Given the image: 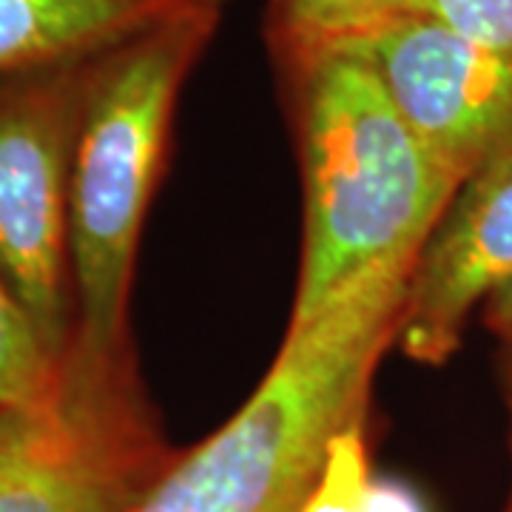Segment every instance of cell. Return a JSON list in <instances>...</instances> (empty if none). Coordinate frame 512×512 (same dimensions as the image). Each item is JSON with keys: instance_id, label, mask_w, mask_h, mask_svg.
I'll list each match as a JSON object with an SVG mask.
<instances>
[{"instance_id": "obj_1", "label": "cell", "mask_w": 512, "mask_h": 512, "mask_svg": "<svg viewBox=\"0 0 512 512\" xmlns=\"http://www.w3.org/2000/svg\"><path fill=\"white\" fill-rule=\"evenodd\" d=\"M416 259L373 265L308 328L288 330L237 416L168 458L128 512H302L330 441L365 421L370 379L399 333Z\"/></svg>"}, {"instance_id": "obj_2", "label": "cell", "mask_w": 512, "mask_h": 512, "mask_svg": "<svg viewBox=\"0 0 512 512\" xmlns=\"http://www.w3.org/2000/svg\"><path fill=\"white\" fill-rule=\"evenodd\" d=\"M302 69L305 242L288 330L308 328L373 265L419 254L464 183L365 63L322 52Z\"/></svg>"}, {"instance_id": "obj_3", "label": "cell", "mask_w": 512, "mask_h": 512, "mask_svg": "<svg viewBox=\"0 0 512 512\" xmlns=\"http://www.w3.org/2000/svg\"><path fill=\"white\" fill-rule=\"evenodd\" d=\"M217 20L168 23L97 63L69 197L74 342L94 356L131 348L128 293L148 200L177 94Z\"/></svg>"}, {"instance_id": "obj_4", "label": "cell", "mask_w": 512, "mask_h": 512, "mask_svg": "<svg viewBox=\"0 0 512 512\" xmlns=\"http://www.w3.org/2000/svg\"><path fill=\"white\" fill-rule=\"evenodd\" d=\"M168 458L134 348L94 356L72 336L55 382L0 410V512H128Z\"/></svg>"}, {"instance_id": "obj_5", "label": "cell", "mask_w": 512, "mask_h": 512, "mask_svg": "<svg viewBox=\"0 0 512 512\" xmlns=\"http://www.w3.org/2000/svg\"><path fill=\"white\" fill-rule=\"evenodd\" d=\"M103 57L0 80V279L55 359L74 336L72 165Z\"/></svg>"}, {"instance_id": "obj_6", "label": "cell", "mask_w": 512, "mask_h": 512, "mask_svg": "<svg viewBox=\"0 0 512 512\" xmlns=\"http://www.w3.org/2000/svg\"><path fill=\"white\" fill-rule=\"evenodd\" d=\"M328 52L365 63L424 146L461 180L512 146V52L427 15L387 20Z\"/></svg>"}, {"instance_id": "obj_7", "label": "cell", "mask_w": 512, "mask_h": 512, "mask_svg": "<svg viewBox=\"0 0 512 512\" xmlns=\"http://www.w3.org/2000/svg\"><path fill=\"white\" fill-rule=\"evenodd\" d=\"M512 279V146L458 185L421 245L396 342L424 365L447 362L481 302Z\"/></svg>"}, {"instance_id": "obj_8", "label": "cell", "mask_w": 512, "mask_h": 512, "mask_svg": "<svg viewBox=\"0 0 512 512\" xmlns=\"http://www.w3.org/2000/svg\"><path fill=\"white\" fill-rule=\"evenodd\" d=\"M228 0H0V80L94 60L160 26L220 18Z\"/></svg>"}, {"instance_id": "obj_9", "label": "cell", "mask_w": 512, "mask_h": 512, "mask_svg": "<svg viewBox=\"0 0 512 512\" xmlns=\"http://www.w3.org/2000/svg\"><path fill=\"white\" fill-rule=\"evenodd\" d=\"M424 0H276V29L299 63L387 20L416 15Z\"/></svg>"}, {"instance_id": "obj_10", "label": "cell", "mask_w": 512, "mask_h": 512, "mask_svg": "<svg viewBox=\"0 0 512 512\" xmlns=\"http://www.w3.org/2000/svg\"><path fill=\"white\" fill-rule=\"evenodd\" d=\"M60 359L49 353L32 319L0 279V410L37 399L55 382Z\"/></svg>"}, {"instance_id": "obj_11", "label": "cell", "mask_w": 512, "mask_h": 512, "mask_svg": "<svg viewBox=\"0 0 512 512\" xmlns=\"http://www.w3.org/2000/svg\"><path fill=\"white\" fill-rule=\"evenodd\" d=\"M370 487L365 421H356L330 441L325 467L302 504V512H367Z\"/></svg>"}, {"instance_id": "obj_12", "label": "cell", "mask_w": 512, "mask_h": 512, "mask_svg": "<svg viewBox=\"0 0 512 512\" xmlns=\"http://www.w3.org/2000/svg\"><path fill=\"white\" fill-rule=\"evenodd\" d=\"M416 15L439 20L481 46L512 52V0H424Z\"/></svg>"}, {"instance_id": "obj_13", "label": "cell", "mask_w": 512, "mask_h": 512, "mask_svg": "<svg viewBox=\"0 0 512 512\" xmlns=\"http://www.w3.org/2000/svg\"><path fill=\"white\" fill-rule=\"evenodd\" d=\"M367 512H424V504L396 481H373Z\"/></svg>"}, {"instance_id": "obj_14", "label": "cell", "mask_w": 512, "mask_h": 512, "mask_svg": "<svg viewBox=\"0 0 512 512\" xmlns=\"http://www.w3.org/2000/svg\"><path fill=\"white\" fill-rule=\"evenodd\" d=\"M484 325L498 333L512 348V279L484 302Z\"/></svg>"}, {"instance_id": "obj_15", "label": "cell", "mask_w": 512, "mask_h": 512, "mask_svg": "<svg viewBox=\"0 0 512 512\" xmlns=\"http://www.w3.org/2000/svg\"><path fill=\"white\" fill-rule=\"evenodd\" d=\"M504 387H507V399H510V410H512V348L504 359Z\"/></svg>"}, {"instance_id": "obj_16", "label": "cell", "mask_w": 512, "mask_h": 512, "mask_svg": "<svg viewBox=\"0 0 512 512\" xmlns=\"http://www.w3.org/2000/svg\"><path fill=\"white\" fill-rule=\"evenodd\" d=\"M512 416V410H510ZM510 456H512V430H510ZM504 512H512V481H510V495H507V504H504Z\"/></svg>"}]
</instances>
